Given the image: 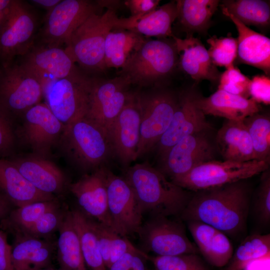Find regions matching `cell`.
<instances>
[{
  "instance_id": "6da1fadb",
  "label": "cell",
  "mask_w": 270,
  "mask_h": 270,
  "mask_svg": "<svg viewBox=\"0 0 270 270\" xmlns=\"http://www.w3.org/2000/svg\"><path fill=\"white\" fill-rule=\"evenodd\" d=\"M250 188L245 180L194 192L180 214L184 220H198L226 235L236 236L246 227Z\"/></svg>"
},
{
  "instance_id": "7a4b0ae2",
  "label": "cell",
  "mask_w": 270,
  "mask_h": 270,
  "mask_svg": "<svg viewBox=\"0 0 270 270\" xmlns=\"http://www.w3.org/2000/svg\"><path fill=\"white\" fill-rule=\"evenodd\" d=\"M124 178L132 188L142 214L180 216L192 196L147 162L126 168Z\"/></svg>"
},
{
  "instance_id": "3957f363",
  "label": "cell",
  "mask_w": 270,
  "mask_h": 270,
  "mask_svg": "<svg viewBox=\"0 0 270 270\" xmlns=\"http://www.w3.org/2000/svg\"><path fill=\"white\" fill-rule=\"evenodd\" d=\"M178 54L174 40H145L128 58L120 72L131 84L142 87L163 86L174 71Z\"/></svg>"
},
{
  "instance_id": "277c9868",
  "label": "cell",
  "mask_w": 270,
  "mask_h": 270,
  "mask_svg": "<svg viewBox=\"0 0 270 270\" xmlns=\"http://www.w3.org/2000/svg\"><path fill=\"white\" fill-rule=\"evenodd\" d=\"M59 142L71 162L84 170L104 166L113 155L108 132L84 118L66 126Z\"/></svg>"
},
{
  "instance_id": "5b68a950",
  "label": "cell",
  "mask_w": 270,
  "mask_h": 270,
  "mask_svg": "<svg viewBox=\"0 0 270 270\" xmlns=\"http://www.w3.org/2000/svg\"><path fill=\"white\" fill-rule=\"evenodd\" d=\"M118 18L115 10L90 16L71 35L64 48L74 62L93 71L106 70L104 44L108 33L116 28Z\"/></svg>"
},
{
  "instance_id": "8992f818",
  "label": "cell",
  "mask_w": 270,
  "mask_h": 270,
  "mask_svg": "<svg viewBox=\"0 0 270 270\" xmlns=\"http://www.w3.org/2000/svg\"><path fill=\"white\" fill-rule=\"evenodd\" d=\"M92 82L78 70L64 78L42 81L45 103L64 126L85 116Z\"/></svg>"
},
{
  "instance_id": "52a82bcc",
  "label": "cell",
  "mask_w": 270,
  "mask_h": 270,
  "mask_svg": "<svg viewBox=\"0 0 270 270\" xmlns=\"http://www.w3.org/2000/svg\"><path fill=\"white\" fill-rule=\"evenodd\" d=\"M138 94L140 124L137 158L154 148L166 132L176 110L178 97L164 86Z\"/></svg>"
},
{
  "instance_id": "ba28073f",
  "label": "cell",
  "mask_w": 270,
  "mask_h": 270,
  "mask_svg": "<svg viewBox=\"0 0 270 270\" xmlns=\"http://www.w3.org/2000/svg\"><path fill=\"white\" fill-rule=\"evenodd\" d=\"M270 162L211 160L201 164L188 172L171 180L188 190L196 192L246 180L269 169Z\"/></svg>"
},
{
  "instance_id": "9c48e42d",
  "label": "cell",
  "mask_w": 270,
  "mask_h": 270,
  "mask_svg": "<svg viewBox=\"0 0 270 270\" xmlns=\"http://www.w3.org/2000/svg\"><path fill=\"white\" fill-rule=\"evenodd\" d=\"M42 81L20 63L0 66V108L12 118L40 102Z\"/></svg>"
},
{
  "instance_id": "30bf717a",
  "label": "cell",
  "mask_w": 270,
  "mask_h": 270,
  "mask_svg": "<svg viewBox=\"0 0 270 270\" xmlns=\"http://www.w3.org/2000/svg\"><path fill=\"white\" fill-rule=\"evenodd\" d=\"M38 18L26 2L12 0L0 26V60L10 63L22 56L34 43Z\"/></svg>"
},
{
  "instance_id": "8fae6325",
  "label": "cell",
  "mask_w": 270,
  "mask_h": 270,
  "mask_svg": "<svg viewBox=\"0 0 270 270\" xmlns=\"http://www.w3.org/2000/svg\"><path fill=\"white\" fill-rule=\"evenodd\" d=\"M101 7L96 2L86 0H63L45 16L38 43L60 47L72 34Z\"/></svg>"
},
{
  "instance_id": "7c38bea8",
  "label": "cell",
  "mask_w": 270,
  "mask_h": 270,
  "mask_svg": "<svg viewBox=\"0 0 270 270\" xmlns=\"http://www.w3.org/2000/svg\"><path fill=\"white\" fill-rule=\"evenodd\" d=\"M184 224L164 216H154L142 224L138 234L144 250L157 256L198 254L188 238Z\"/></svg>"
},
{
  "instance_id": "4fadbf2b",
  "label": "cell",
  "mask_w": 270,
  "mask_h": 270,
  "mask_svg": "<svg viewBox=\"0 0 270 270\" xmlns=\"http://www.w3.org/2000/svg\"><path fill=\"white\" fill-rule=\"evenodd\" d=\"M108 210L114 230L122 236L138 234L142 214L130 184L104 166Z\"/></svg>"
},
{
  "instance_id": "5bb4252c",
  "label": "cell",
  "mask_w": 270,
  "mask_h": 270,
  "mask_svg": "<svg viewBox=\"0 0 270 270\" xmlns=\"http://www.w3.org/2000/svg\"><path fill=\"white\" fill-rule=\"evenodd\" d=\"M131 84L120 75L108 80L93 78L87 112L84 117L106 132L124 106Z\"/></svg>"
},
{
  "instance_id": "9a60e30c",
  "label": "cell",
  "mask_w": 270,
  "mask_h": 270,
  "mask_svg": "<svg viewBox=\"0 0 270 270\" xmlns=\"http://www.w3.org/2000/svg\"><path fill=\"white\" fill-rule=\"evenodd\" d=\"M138 92H130L122 109L107 130L112 154L126 168L137 159L140 124Z\"/></svg>"
},
{
  "instance_id": "2e32d148",
  "label": "cell",
  "mask_w": 270,
  "mask_h": 270,
  "mask_svg": "<svg viewBox=\"0 0 270 270\" xmlns=\"http://www.w3.org/2000/svg\"><path fill=\"white\" fill-rule=\"evenodd\" d=\"M206 133L198 132L182 138L159 157L160 166L158 169L172 180L201 164L214 160V148Z\"/></svg>"
},
{
  "instance_id": "e0dca14e",
  "label": "cell",
  "mask_w": 270,
  "mask_h": 270,
  "mask_svg": "<svg viewBox=\"0 0 270 270\" xmlns=\"http://www.w3.org/2000/svg\"><path fill=\"white\" fill-rule=\"evenodd\" d=\"M198 94L192 88L182 90L178 94L176 108L170 124L156 146L159 157L184 138L208 132L212 128L206 115L197 106Z\"/></svg>"
},
{
  "instance_id": "ac0fdd59",
  "label": "cell",
  "mask_w": 270,
  "mask_h": 270,
  "mask_svg": "<svg viewBox=\"0 0 270 270\" xmlns=\"http://www.w3.org/2000/svg\"><path fill=\"white\" fill-rule=\"evenodd\" d=\"M20 135L34 154L46 158L59 142L64 128L45 102H40L24 113Z\"/></svg>"
},
{
  "instance_id": "d6986e66",
  "label": "cell",
  "mask_w": 270,
  "mask_h": 270,
  "mask_svg": "<svg viewBox=\"0 0 270 270\" xmlns=\"http://www.w3.org/2000/svg\"><path fill=\"white\" fill-rule=\"evenodd\" d=\"M104 166L84 175L71 184L70 189L83 214L114 230L108 210Z\"/></svg>"
},
{
  "instance_id": "ffe728a7",
  "label": "cell",
  "mask_w": 270,
  "mask_h": 270,
  "mask_svg": "<svg viewBox=\"0 0 270 270\" xmlns=\"http://www.w3.org/2000/svg\"><path fill=\"white\" fill-rule=\"evenodd\" d=\"M20 63L42 81L66 77L78 70L65 49L34 43Z\"/></svg>"
},
{
  "instance_id": "44dd1931",
  "label": "cell",
  "mask_w": 270,
  "mask_h": 270,
  "mask_svg": "<svg viewBox=\"0 0 270 270\" xmlns=\"http://www.w3.org/2000/svg\"><path fill=\"white\" fill-rule=\"evenodd\" d=\"M172 38L178 52V63L185 73L197 82L219 81L220 74L199 39L193 36H186L184 39L174 36Z\"/></svg>"
},
{
  "instance_id": "7402d4cb",
  "label": "cell",
  "mask_w": 270,
  "mask_h": 270,
  "mask_svg": "<svg viewBox=\"0 0 270 270\" xmlns=\"http://www.w3.org/2000/svg\"><path fill=\"white\" fill-rule=\"evenodd\" d=\"M9 160L22 175L42 192L54 195L62 192L66 186L64 174L46 158L34 154Z\"/></svg>"
},
{
  "instance_id": "603a6c76",
  "label": "cell",
  "mask_w": 270,
  "mask_h": 270,
  "mask_svg": "<svg viewBox=\"0 0 270 270\" xmlns=\"http://www.w3.org/2000/svg\"><path fill=\"white\" fill-rule=\"evenodd\" d=\"M186 222L195 244L206 260L216 267L220 268L228 264L234 251L227 236L202 222L198 220Z\"/></svg>"
},
{
  "instance_id": "cb8c5ba5",
  "label": "cell",
  "mask_w": 270,
  "mask_h": 270,
  "mask_svg": "<svg viewBox=\"0 0 270 270\" xmlns=\"http://www.w3.org/2000/svg\"><path fill=\"white\" fill-rule=\"evenodd\" d=\"M234 24L238 32L237 58L240 63L270 74V39L244 25L231 14L222 10Z\"/></svg>"
},
{
  "instance_id": "d4e9b609",
  "label": "cell",
  "mask_w": 270,
  "mask_h": 270,
  "mask_svg": "<svg viewBox=\"0 0 270 270\" xmlns=\"http://www.w3.org/2000/svg\"><path fill=\"white\" fill-rule=\"evenodd\" d=\"M196 103L205 115L222 117L227 120L242 121L260 111L258 104L251 98L218 89L208 97L198 94Z\"/></svg>"
},
{
  "instance_id": "484cf974",
  "label": "cell",
  "mask_w": 270,
  "mask_h": 270,
  "mask_svg": "<svg viewBox=\"0 0 270 270\" xmlns=\"http://www.w3.org/2000/svg\"><path fill=\"white\" fill-rule=\"evenodd\" d=\"M176 18V2L172 1L141 16L118 18L116 28L131 31L142 36L172 38L174 36L172 26Z\"/></svg>"
},
{
  "instance_id": "4316f807",
  "label": "cell",
  "mask_w": 270,
  "mask_h": 270,
  "mask_svg": "<svg viewBox=\"0 0 270 270\" xmlns=\"http://www.w3.org/2000/svg\"><path fill=\"white\" fill-rule=\"evenodd\" d=\"M0 190L17 207L34 202L54 199L34 186L9 160L0 157Z\"/></svg>"
},
{
  "instance_id": "83f0119b",
  "label": "cell",
  "mask_w": 270,
  "mask_h": 270,
  "mask_svg": "<svg viewBox=\"0 0 270 270\" xmlns=\"http://www.w3.org/2000/svg\"><path fill=\"white\" fill-rule=\"evenodd\" d=\"M16 236L11 246L13 270H41L50 264L54 251L51 242L27 234Z\"/></svg>"
},
{
  "instance_id": "f1b7e54d",
  "label": "cell",
  "mask_w": 270,
  "mask_h": 270,
  "mask_svg": "<svg viewBox=\"0 0 270 270\" xmlns=\"http://www.w3.org/2000/svg\"><path fill=\"white\" fill-rule=\"evenodd\" d=\"M216 142L224 160H254L251 138L243 120H226L216 134Z\"/></svg>"
},
{
  "instance_id": "f546056e",
  "label": "cell",
  "mask_w": 270,
  "mask_h": 270,
  "mask_svg": "<svg viewBox=\"0 0 270 270\" xmlns=\"http://www.w3.org/2000/svg\"><path fill=\"white\" fill-rule=\"evenodd\" d=\"M177 18L186 36L206 34L212 16L220 3L218 0H176Z\"/></svg>"
},
{
  "instance_id": "4dcf8cb0",
  "label": "cell",
  "mask_w": 270,
  "mask_h": 270,
  "mask_svg": "<svg viewBox=\"0 0 270 270\" xmlns=\"http://www.w3.org/2000/svg\"><path fill=\"white\" fill-rule=\"evenodd\" d=\"M58 232L57 257L60 270H88L83 258L72 211L66 212Z\"/></svg>"
},
{
  "instance_id": "1f68e13d",
  "label": "cell",
  "mask_w": 270,
  "mask_h": 270,
  "mask_svg": "<svg viewBox=\"0 0 270 270\" xmlns=\"http://www.w3.org/2000/svg\"><path fill=\"white\" fill-rule=\"evenodd\" d=\"M110 31L104 44V65L107 68H122L130 56L145 40L134 32L121 29Z\"/></svg>"
},
{
  "instance_id": "d6a6232c",
  "label": "cell",
  "mask_w": 270,
  "mask_h": 270,
  "mask_svg": "<svg viewBox=\"0 0 270 270\" xmlns=\"http://www.w3.org/2000/svg\"><path fill=\"white\" fill-rule=\"evenodd\" d=\"M221 3L222 10L231 14L248 26L264 28L270 25V0H224Z\"/></svg>"
},
{
  "instance_id": "836d02e7",
  "label": "cell",
  "mask_w": 270,
  "mask_h": 270,
  "mask_svg": "<svg viewBox=\"0 0 270 270\" xmlns=\"http://www.w3.org/2000/svg\"><path fill=\"white\" fill-rule=\"evenodd\" d=\"M72 214L86 268L89 270H107L88 217L80 210H73Z\"/></svg>"
},
{
  "instance_id": "e575fe53",
  "label": "cell",
  "mask_w": 270,
  "mask_h": 270,
  "mask_svg": "<svg viewBox=\"0 0 270 270\" xmlns=\"http://www.w3.org/2000/svg\"><path fill=\"white\" fill-rule=\"evenodd\" d=\"M88 218L106 269L126 253L138 250L126 237L120 236L102 223Z\"/></svg>"
},
{
  "instance_id": "d590c367",
  "label": "cell",
  "mask_w": 270,
  "mask_h": 270,
  "mask_svg": "<svg viewBox=\"0 0 270 270\" xmlns=\"http://www.w3.org/2000/svg\"><path fill=\"white\" fill-rule=\"evenodd\" d=\"M54 198L28 204L12 210L8 216L1 220L4 229L10 230L16 234L23 232L34 224L48 210L58 206Z\"/></svg>"
},
{
  "instance_id": "8d00e7d4",
  "label": "cell",
  "mask_w": 270,
  "mask_h": 270,
  "mask_svg": "<svg viewBox=\"0 0 270 270\" xmlns=\"http://www.w3.org/2000/svg\"><path fill=\"white\" fill-rule=\"evenodd\" d=\"M270 256V234L247 236L233 253L226 270H243L250 262Z\"/></svg>"
},
{
  "instance_id": "74e56055",
  "label": "cell",
  "mask_w": 270,
  "mask_h": 270,
  "mask_svg": "<svg viewBox=\"0 0 270 270\" xmlns=\"http://www.w3.org/2000/svg\"><path fill=\"white\" fill-rule=\"evenodd\" d=\"M250 136L254 160L270 162V118L259 112L243 120Z\"/></svg>"
},
{
  "instance_id": "f35d334b",
  "label": "cell",
  "mask_w": 270,
  "mask_h": 270,
  "mask_svg": "<svg viewBox=\"0 0 270 270\" xmlns=\"http://www.w3.org/2000/svg\"><path fill=\"white\" fill-rule=\"evenodd\" d=\"M210 45L208 50L212 64L226 69L234 65L237 58L238 41L232 36L218 38L216 35L206 40Z\"/></svg>"
},
{
  "instance_id": "ab89813d",
  "label": "cell",
  "mask_w": 270,
  "mask_h": 270,
  "mask_svg": "<svg viewBox=\"0 0 270 270\" xmlns=\"http://www.w3.org/2000/svg\"><path fill=\"white\" fill-rule=\"evenodd\" d=\"M156 270H208L197 254H185L172 256H148Z\"/></svg>"
},
{
  "instance_id": "60d3db41",
  "label": "cell",
  "mask_w": 270,
  "mask_h": 270,
  "mask_svg": "<svg viewBox=\"0 0 270 270\" xmlns=\"http://www.w3.org/2000/svg\"><path fill=\"white\" fill-rule=\"evenodd\" d=\"M218 90L248 98L250 80L232 65L220 74Z\"/></svg>"
},
{
  "instance_id": "b9f144b4",
  "label": "cell",
  "mask_w": 270,
  "mask_h": 270,
  "mask_svg": "<svg viewBox=\"0 0 270 270\" xmlns=\"http://www.w3.org/2000/svg\"><path fill=\"white\" fill-rule=\"evenodd\" d=\"M65 212L60 208V206L50 209L42 214L30 227L20 234L38 238L50 236L58 230Z\"/></svg>"
},
{
  "instance_id": "7bdbcfd3",
  "label": "cell",
  "mask_w": 270,
  "mask_h": 270,
  "mask_svg": "<svg viewBox=\"0 0 270 270\" xmlns=\"http://www.w3.org/2000/svg\"><path fill=\"white\" fill-rule=\"evenodd\" d=\"M256 216L263 224L270 220V172L269 169L262 173L254 204Z\"/></svg>"
},
{
  "instance_id": "ee69618b",
  "label": "cell",
  "mask_w": 270,
  "mask_h": 270,
  "mask_svg": "<svg viewBox=\"0 0 270 270\" xmlns=\"http://www.w3.org/2000/svg\"><path fill=\"white\" fill-rule=\"evenodd\" d=\"M148 256L139 249L128 252L112 264L107 270H148Z\"/></svg>"
},
{
  "instance_id": "f6af8a7d",
  "label": "cell",
  "mask_w": 270,
  "mask_h": 270,
  "mask_svg": "<svg viewBox=\"0 0 270 270\" xmlns=\"http://www.w3.org/2000/svg\"><path fill=\"white\" fill-rule=\"evenodd\" d=\"M12 118L0 108V157L10 154L15 142Z\"/></svg>"
},
{
  "instance_id": "bcb514c9",
  "label": "cell",
  "mask_w": 270,
  "mask_h": 270,
  "mask_svg": "<svg viewBox=\"0 0 270 270\" xmlns=\"http://www.w3.org/2000/svg\"><path fill=\"white\" fill-rule=\"evenodd\" d=\"M250 96L256 103H270V78L266 75H256L250 80Z\"/></svg>"
},
{
  "instance_id": "7dc6e473",
  "label": "cell",
  "mask_w": 270,
  "mask_h": 270,
  "mask_svg": "<svg viewBox=\"0 0 270 270\" xmlns=\"http://www.w3.org/2000/svg\"><path fill=\"white\" fill-rule=\"evenodd\" d=\"M159 0H128L124 4L130 10L131 16H141L156 10Z\"/></svg>"
},
{
  "instance_id": "c3c4849f",
  "label": "cell",
  "mask_w": 270,
  "mask_h": 270,
  "mask_svg": "<svg viewBox=\"0 0 270 270\" xmlns=\"http://www.w3.org/2000/svg\"><path fill=\"white\" fill-rule=\"evenodd\" d=\"M12 246L5 232L0 230V270H13L11 261Z\"/></svg>"
},
{
  "instance_id": "681fc988",
  "label": "cell",
  "mask_w": 270,
  "mask_h": 270,
  "mask_svg": "<svg viewBox=\"0 0 270 270\" xmlns=\"http://www.w3.org/2000/svg\"><path fill=\"white\" fill-rule=\"evenodd\" d=\"M270 256L258 258L248 262L243 270H270Z\"/></svg>"
},
{
  "instance_id": "f907efd6",
  "label": "cell",
  "mask_w": 270,
  "mask_h": 270,
  "mask_svg": "<svg viewBox=\"0 0 270 270\" xmlns=\"http://www.w3.org/2000/svg\"><path fill=\"white\" fill-rule=\"evenodd\" d=\"M12 204L0 190V220L6 218L12 210Z\"/></svg>"
},
{
  "instance_id": "816d5d0a",
  "label": "cell",
  "mask_w": 270,
  "mask_h": 270,
  "mask_svg": "<svg viewBox=\"0 0 270 270\" xmlns=\"http://www.w3.org/2000/svg\"><path fill=\"white\" fill-rule=\"evenodd\" d=\"M61 0H32L30 2L40 6L48 10V12L51 10L56 6Z\"/></svg>"
},
{
  "instance_id": "f5cc1de1",
  "label": "cell",
  "mask_w": 270,
  "mask_h": 270,
  "mask_svg": "<svg viewBox=\"0 0 270 270\" xmlns=\"http://www.w3.org/2000/svg\"><path fill=\"white\" fill-rule=\"evenodd\" d=\"M12 0H0V26L2 22Z\"/></svg>"
},
{
  "instance_id": "db71d44e",
  "label": "cell",
  "mask_w": 270,
  "mask_h": 270,
  "mask_svg": "<svg viewBox=\"0 0 270 270\" xmlns=\"http://www.w3.org/2000/svg\"></svg>"
}]
</instances>
